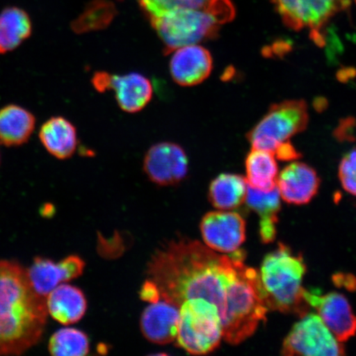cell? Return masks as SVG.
<instances>
[{"instance_id": "obj_1", "label": "cell", "mask_w": 356, "mask_h": 356, "mask_svg": "<svg viewBox=\"0 0 356 356\" xmlns=\"http://www.w3.org/2000/svg\"><path fill=\"white\" fill-rule=\"evenodd\" d=\"M245 259L243 250L218 254L193 240H173L156 251L148 265L149 279L157 284L161 299L179 307L200 299L216 307L221 324L225 318L229 286Z\"/></svg>"}, {"instance_id": "obj_2", "label": "cell", "mask_w": 356, "mask_h": 356, "mask_svg": "<svg viewBox=\"0 0 356 356\" xmlns=\"http://www.w3.org/2000/svg\"><path fill=\"white\" fill-rule=\"evenodd\" d=\"M47 314L46 298L35 291L28 270L0 261V355H19L37 344Z\"/></svg>"}, {"instance_id": "obj_3", "label": "cell", "mask_w": 356, "mask_h": 356, "mask_svg": "<svg viewBox=\"0 0 356 356\" xmlns=\"http://www.w3.org/2000/svg\"><path fill=\"white\" fill-rule=\"evenodd\" d=\"M307 267L302 255L280 243L268 253L258 271L262 291L269 309L293 314L300 317L309 313L310 306L302 287Z\"/></svg>"}, {"instance_id": "obj_4", "label": "cell", "mask_w": 356, "mask_h": 356, "mask_svg": "<svg viewBox=\"0 0 356 356\" xmlns=\"http://www.w3.org/2000/svg\"><path fill=\"white\" fill-rule=\"evenodd\" d=\"M268 307L262 291L259 273L240 261L230 282L222 338L227 343L238 345L253 335L266 320Z\"/></svg>"}, {"instance_id": "obj_5", "label": "cell", "mask_w": 356, "mask_h": 356, "mask_svg": "<svg viewBox=\"0 0 356 356\" xmlns=\"http://www.w3.org/2000/svg\"><path fill=\"white\" fill-rule=\"evenodd\" d=\"M149 20L167 55L178 48L216 38L224 24L210 4L202 10L177 8Z\"/></svg>"}, {"instance_id": "obj_6", "label": "cell", "mask_w": 356, "mask_h": 356, "mask_svg": "<svg viewBox=\"0 0 356 356\" xmlns=\"http://www.w3.org/2000/svg\"><path fill=\"white\" fill-rule=\"evenodd\" d=\"M222 338V324L215 306L200 299L179 306L177 346L191 355H207L216 350Z\"/></svg>"}, {"instance_id": "obj_7", "label": "cell", "mask_w": 356, "mask_h": 356, "mask_svg": "<svg viewBox=\"0 0 356 356\" xmlns=\"http://www.w3.org/2000/svg\"><path fill=\"white\" fill-rule=\"evenodd\" d=\"M309 115L304 100H287L270 106L247 138L252 149L273 153L277 147L305 130Z\"/></svg>"}, {"instance_id": "obj_8", "label": "cell", "mask_w": 356, "mask_h": 356, "mask_svg": "<svg viewBox=\"0 0 356 356\" xmlns=\"http://www.w3.org/2000/svg\"><path fill=\"white\" fill-rule=\"evenodd\" d=\"M289 29L309 30L316 44H323L324 29L337 13L350 7V0H271Z\"/></svg>"}, {"instance_id": "obj_9", "label": "cell", "mask_w": 356, "mask_h": 356, "mask_svg": "<svg viewBox=\"0 0 356 356\" xmlns=\"http://www.w3.org/2000/svg\"><path fill=\"white\" fill-rule=\"evenodd\" d=\"M345 347L329 330L318 314H306L293 325L283 342L284 355L339 356Z\"/></svg>"}, {"instance_id": "obj_10", "label": "cell", "mask_w": 356, "mask_h": 356, "mask_svg": "<svg viewBox=\"0 0 356 356\" xmlns=\"http://www.w3.org/2000/svg\"><path fill=\"white\" fill-rule=\"evenodd\" d=\"M200 229L206 246L217 252L231 254L246 240V222L237 212H209L200 221Z\"/></svg>"}, {"instance_id": "obj_11", "label": "cell", "mask_w": 356, "mask_h": 356, "mask_svg": "<svg viewBox=\"0 0 356 356\" xmlns=\"http://www.w3.org/2000/svg\"><path fill=\"white\" fill-rule=\"evenodd\" d=\"M188 157L179 145L161 142L147 151L144 172L153 184L175 186L184 181L188 173Z\"/></svg>"}, {"instance_id": "obj_12", "label": "cell", "mask_w": 356, "mask_h": 356, "mask_svg": "<svg viewBox=\"0 0 356 356\" xmlns=\"http://www.w3.org/2000/svg\"><path fill=\"white\" fill-rule=\"evenodd\" d=\"M304 296L338 341L345 342L355 336L356 315L343 295L337 292L321 295L318 291L305 289Z\"/></svg>"}, {"instance_id": "obj_13", "label": "cell", "mask_w": 356, "mask_h": 356, "mask_svg": "<svg viewBox=\"0 0 356 356\" xmlns=\"http://www.w3.org/2000/svg\"><path fill=\"white\" fill-rule=\"evenodd\" d=\"M84 267L86 262L76 255L66 257L58 264L49 258L38 257L28 270V274L35 291L47 298L60 284L79 277Z\"/></svg>"}, {"instance_id": "obj_14", "label": "cell", "mask_w": 356, "mask_h": 356, "mask_svg": "<svg viewBox=\"0 0 356 356\" xmlns=\"http://www.w3.org/2000/svg\"><path fill=\"white\" fill-rule=\"evenodd\" d=\"M175 51L169 69L173 81L178 86H198L210 76L213 59L207 48L195 44L178 48Z\"/></svg>"}, {"instance_id": "obj_15", "label": "cell", "mask_w": 356, "mask_h": 356, "mask_svg": "<svg viewBox=\"0 0 356 356\" xmlns=\"http://www.w3.org/2000/svg\"><path fill=\"white\" fill-rule=\"evenodd\" d=\"M320 177L308 164L293 162L284 168L277 178L280 197L288 204L302 206L309 204L318 194Z\"/></svg>"}, {"instance_id": "obj_16", "label": "cell", "mask_w": 356, "mask_h": 356, "mask_svg": "<svg viewBox=\"0 0 356 356\" xmlns=\"http://www.w3.org/2000/svg\"><path fill=\"white\" fill-rule=\"evenodd\" d=\"M179 307L164 300L150 304L140 318V330L147 340L158 345L176 341Z\"/></svg>"}, {"instance_id": "obj_17", "label": "cell", "mask_w": 356, "mask_h": 356, "mask_svg": "<svg viewBox=\"0 0 356 356\" xmlns=\"http://www.w3.org/2000/svg\"><path fill=\"white\" fill-rule=\"evenodd\" d=\"M109 90L115 92L118 106L128 113L143 110L153 96L152 83L148 78L138 73L111 74Z\"/></svg>"}, {"instance_id": "obj_18", "label": "cell", "mask_w": 356, "mask_h": 356, "mask_svg": "<svg viewBox=\"0 0 356 356\" xmlns=\"http://www.w3.org/2000/svg\"><path fill=\"white\" fill-rule=\"evenodd\" d=\"M48 314L63 325L76 323L87 311V300L81 289L69 284H60L46 298Z\"/></svg>"}, {"instance_id": "obj_19", "label": "cell", "mask_w": 356, "mask_h": 356, "mask_svg": "<svg viewBox=\"0 0 356 356\" xmlns=\"http://www.w3.org/2000/svg\"><path fill=\"white\" fill-rule=\"evenodd\" d=\"M39 140L49 154L60 160L72 157L78 147L76 128L60 115L49 118L42 124Z\"/></svg>"}, {"instance_id": "obj_20", "label": "cell", "mask_w": 356, "mask_h": 356, "mask_svg": "<svg viewBox=\"0 0 356 356\" xmlns=\"http://www.w3.org/2000/svg\"><path fill=\"white\" fill-rule=\"evenodd\" d=\"M37 119L28 109L16 104L0 108V144L11 148L29 141L35 131Z\"/></svg>"}, {"instance_id": "obj_21", "label": "cell", "mask_w": 356, "mask_h": 356, "mask_svg": "<svg viewBox=\"0 0 356 356\" xmlns=\"http://www.w3.org/2000/svg\"><path fill=\"white\" fill-rule=\"evenodd\" d=\"M245 202L259 216V234L261 242L273 243L277 234V224L280 211V195L275 188L273 191H262L248 184Z\"/></svg>"}, {"instance_id": "obj_22", "label": "cell", "mask_w": 356, "mask_h": 356, "mask_svg": "<svg viewBox=\"0 0 356 356\" xmlns=\"http://www.w3.org/2000/svg\"><path fill=\"white\" fill-rule=\"evenodd\" d=\"M32 33L28 13L17 7L6 8L0 13V55L16 50Z\"/></svg>"}, {"instance_id": "obj_23", "label": "cell", "mask_w": 356, "mask_h": 356, "mask_svg": "<svg viewBox=\"0 0 356 356\" xmlns=\"http://www.w3.org/2000/svg\"><path fill=\"white\" fill-rule=\"evenodd\" d=\"M246 178L234 173H221L211 182L208 198L220 211H231L242 206L246 199Z\"/></svg>"}, {"instance_id": "obj_24", "label": "cell", "mask_w": 356, "mask_h": 356, "mask_svg": "<svg viewBox=\"0 0 356 356\" xmlns=\"http://www.w3.org/2000/svg\"><path fill=\"white\" fill-rule=\"evenodd\" d=\"M247 182L252 188L270 191L277 188L279 175L277 160L269 151L252 149L245 160Z\"/></svg>"}, {"instance_id": "obj_25", "label": "cell", "mask_w": 356, "mask_h": 356, "mask_svg": "<svg viewBox=\"0 0 356 356\" xmlns=\"http://www.w3.org/2000/svg\"><path fill=\"white\" fill-rule=\"evenodd\" d=\"M115 15L117 10L113 3L106 0H95L88 4L71 26L78 34L95 32L108 28Z\"/></svg>"}, {"instance_id": "obj_26", "label": "cell", "mask_w": 356, "mask_h": 356, "mask_svg": "<svg viewBox=\"0 0 356 356\" xmlns=\"http://www.w3.org/2000/svg\"><path fill=\"white\" fill-rule=\"evenodd\" d=\"M49 351L55 356H84L90 350L86 333L75 328H62L51 337Z\"/></svg>"}, {"instance_id": "obj_27", "label": "cell", "mask_w": 356, "mask_h": 356, "mask_svg": "<svg viewBox=\"0 0 356 356\" xmlns=\"http://www.w3.org/2000/svg\"><path fill=\"white\" fill-rule=\"evenodd\" d=\"M342 188L356 197V148L344 155L338 168Z\"/></svg>"}, {"instance_id": "obj_28", "label": "cell", "mask_w": 356, "mask_h": 356, "mask_svg": "<svg viewBox=\"0 0 356 356\" xmlns=\"http://www.w3.org/2000/svg\"><path fill=\"white\" fill-rule=\"evenodd\" d=\"M139 3L149 19L162 16L177 8H185V0H139Z\"/></svg>"}, {"instance_id": "obj_29", "label": "cell", "mask_w": 356, "mask_h": 356, "mask_svg": "<svg viewBox=\"0 0 356 356\" xmlns=\"http://www.w3.org/2000/svg\"><path fill=\"white\" fill-rule=\"evenodd\" d=\"M273 154L275 158L282 161H292V160L300 159L302 156L291 141L284 142L279 145Z\"/></svg>"}, {"instance_id": "obj_30", "label": "cell", "mask_w": 356, "mask_h": 356, "mask_svg": "<svg viewBox=\"0 0 356 356\" xmlns=\"http://www.w3.org/2000/svg\"><path fill=\"white\" fill-rule=\"evenodd\" d=\"M140 297L142 300L153 304L161 300V293L153 280H147L140 292Z\"/></svg>"}, {"instance_id": "obj_31", "label": "cell", "mask_w": 356, "mask_h": 356, "mask_svg": "<svg viewBox=\"0 0 356 356\" xmlns=\"http://www.w3.org/2000/svg\"><path fill=\"white\" fill-rule=\"evenodd\" d=\"M334 282L338 286H343L350 291H355L356 289V278L353 275L337 274L333 277Z\"/></svg>"}, {"instance_id": "obj_32", "label": "cell", "mask_w": 356, "mask_h": 356, "mask_svg": "<svg viewBox=\"0 0 356 356\" xmlns=\"http://www.w3.org/2000/svg\"><path fill=\"white\" fill-rule=\"evenodd\" d=\"M0 161H1V156H0Z\"/></svg>"}, {"instance_id": "obj_33", "label": "cell", "mask_w": 356, "mask_h": 356, "mask_svg": "<svg viewBox=\"0 0 356 356\" xmlns=\"http://www.w3.org/2000/svg\"><path fill=\"white\" fill-rule=\"evenodd\" d=\"M355 3H356V0H355Z\"/></svg>"}]
</instances>
